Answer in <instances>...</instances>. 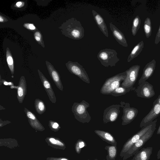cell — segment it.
Segmentation results:
<instances>
[{
	"instance_id": "cell-1",
	"label": "cell",
	"mask_w": 160,
	"mask_h": 160,
	"mask_svg": "<svg viewBox=\"0 0 160 160\" xmlns=\"http://www.w3.org/2000/svg\"><path fill=\"white\" fill-rule=\"evenodd\" d=\"M59 28L62 34L74 40H80L84 36V30L81 23L74 18L67 20Z\"/></svg>"
},
{
	"instance_id": "cell-2",
	"label": "cell",
	"mask_w": 160,
	"mask_h": 160,
	"mask_svg": "<svg viewBox=\"0 0 160 160\" xmlns=\"http://www.w3.org/2000/svg\"><path fill=\"white\" fill-rule=\"evenodd\" d=\"M126 77L125 71L107 78L101 88L100 93L103 94L111 95L116 88L121 86Z\"/></svg>"
},
{
	"instance_id": "cell-3",
	"label": "cell",
	"mask_w": 160,
	"mask_h": 160,
	"mask_svg": "<svg viewBox=\"0 0 160 160\" xmlns=\"http://www.w3.org/2000/svg\"><path fill=\"white\" fill-rule=\"evenodd\" d=\"M90 106L89 104L83 100L81 102H75L72 107V111L75 118L78 122L82 123H89L91 117L87 111Z\"/></svg>"
},
{
	"instance_id": "cell-4",
	"label": "cell",
	"mask_w": 160,
	"mask_h": 160,
	"mask_svg": "<svg viewBox=\"0 0 160 160\" xmlns=\"http://www.w3.org/2000/svg\"><path fill=\"white\" fill-rule=\"evenodd\" d=\"M118 54L114 49L105 48L101 50L98 53L97 58L101 64L106 67L115 66L120 60Z\"/></svg>"
},
{
	"instance_id": "cell-5",
	"label": "cell",
	"mask_w": 160,
	"mask_h": 160,
	"mask_svg": "<svg viewBox=\"0 0 160 160\" xmlns=\"http://www.w3.org/2000/svg\"><path fill=\"white\" fill-rule=\"evenodd\" d=\"M157 121V119H156L154 123L148 131L123 156V160H126L134 155L142 148L146 142L152 136L156 129Z\"/></svg>"
},
{
	"instance_id": "cell-6",
	"label": "cell",
	"mask_w": 160,
	"mask_h": 160,
	"mask_svg": "<svg viewBox=\"0 0 160 160\" xmlns=\"http://www.w3.org/2000/svg\"><path fill=\"white\" fill-rule=\"evenodd\" d=\"M155 121V120L142 128L139 131L134 134L125 142L120 154L121 158H123L131 148L148 131Z\"/></svg>"
},
{
	"instance_id": "cell-7",
	"label": "cell",
	"mask_w": 160,
	"mask_h": 160,
	"mask_svg": "<svg viewBox=\"0 0 160 160\" xmlns=\"http://www.w3.org/2000/svg\"><path fill=\"white\" fill-rule=\"evenodd\" d=\"M66 66L71 73L77 76L86 83H90V79L86 71L78 62L69 61L66 63Z\"/></svg>"
},
{
	"instance_id": "cell-8",
	"label": "cell",
	"mask_w": 160,
	"mask_h": 160,
	"mask_svg": "<svg viewBox=\"0 0 160 160\" xmlns=\"http://www.w3.org/2000/svg\"><path fill=\"white\" fill-rule=\"evenodd\" d=\"M140 68L139 65H134L126 71V77L121 86L126 88H133L138 78Z\"/></svg>"
},
{
	"instance_id": "cell-9",
	"label": "cell",
	"mask_w": 160,
	"mask_h": 160,
	"mask_svg": "<svg viewBox=\"0 0 160 160\" xmlns=\"http://www.w3.org/2000/svg\"><path fill=\"white\" fill-rule=\"evenodd\" d=\"M121 107L123 108V114L122 117V125H126L132 121L137 116L138 110L134 107H131L129 103L121 102Z\"/></svg>"
},
{
	"instance_id": "cell-10",
	"label": "cell",
	"mask_w": 160,
	"mask_h": 160,
	"mask_svg": "<svg viewBox=\"0 0 160 160\" xmlns=\"http://www.w3.org/2000/svg\"><path fill=\"white\" fill-rule=\"evenodd\" d=\"M135 91L137 96L142 98L148 99L155 95L153 86L147 81L139 85Z\"/></svg>"
},
{
	"instance_id": "cell-11",
	"label": "cell",
	"mask_w": 160,
	"mask_h": 160,
	"mask_svg": "<svg viewBox=\"0 0 160 160\" xmlns=\"http://www.w3.org/2000/svg\"><path fill=\"white\" fill-rule=\"evenodd\" d=\"M120 107L121 105L113 104L106 108L103 112V123H107L116 121L120 113Z\"/></svg>"
},
{
	"instance_id": "cell-12",
	"label": "cell",
	"mask_w": 160,
	"mask_h": 160,
	"mask_svg": "<svg viewBox=\"0 0 160 160\" xmlns=\"http://www.w3.org/2000/svg\"><path fill=\"white\" fill-rule=\"evenodd\" d=\"M160 114V104H153L149 112L142 119L141 121L140 127L142 128L152 122Z\"/></svg>"
},
{
	"instance_id": "cell-13",
	"label": "cell",
	"mask_w": 160,
	"mask_h": 160,
	"mask_svg": "<svg viewBox=\"0 0 160 160\" xmlns=\"http://www.w3.org/2000/svg\"><path fill=\"white\" fill-rule=\"evenodd\" d=\"M38 72L42 86L48 94L49 100L52 103H55L56 102V98L50 82L39 69L38 70Z\"/></svg>"
},
{
	"instance_id": "cell-14",
	"label": "cell",
	"mask_w": 160,
	"mask_h": 160,
	"mask_svg": "<svg viewBox=\"0 0 160 160\" xmlns=\"http://www.w3.org/2000/svg\"><path fill=\"white\" fill-rule=\"evenodd\" d=\"M46 64L50 76L56 87L59 90L63 91V88L58 72L48 61H46Z\"/></svg>"
},
{
	"instance_id": "cell-15",
	"label": "cell",
	"mask_w": 160,
	"mask_h": 160,
	"mask_svg": "<svg viewBox=\"0 0 160 160\" xmlns=\"http://www.w3.org/2000/svg\"><path fill=\"white\" fill-rule=\"evenodd\" d=\"M156 63L155 60L153 59L147 64L143 68L142 76L138 81V85L146 81L152 75L155 69Z\"/></svg>"
},
{
	"instance_id": "cell-16",
	"label": "cell",
	"mask_w": 160,
	"mask_h": 160,
	"mask_svg": "<svg viewBox=\"0 0 160 160\" xmlns=\"http://www.w3.org/2000/svg\"><path fill=\"white\" fill-rule=\"evenodd\" d=\"M109 25L112 35L116 41L121 45L127 47V42L123 33L111 22L109 23Z\"/></svg>"
},
{
	"instance_id": "cell-17",
	"label": "cell",
	"mask_w": 160,
	"mask_h": 160,
	"mask_svg": "<svg viewBox=\"0 0 160 160\" xmlns=\"http://www.w3.org/2000/svg\"><path fill=\"white\" fill-rule=\"evenodd\" d=\"M27 92V86L25 77L22 76L17 89V98L20 103L23 102Z\"/></svg>"
},
{
	"instance_id": "cell-18",
	"label": "cell",
	"mask_w": 160,
	"mask_h": 160,
	"mask_svg": "<svg viewBox=\"0 0 160 160\" xmlns=\"http://www.w3.org/2000/svg\"><path fill=\"white\" fill-rule=\"evenodd\" d=\"M92 12L94 20L101 32L107 38L108 37L107 27L102 17L97 12L93 10Z\"/></svg>"
},
{
	"instance_id": "cell-19",
	"label": "cell",
	"mask_w": 160,
	"mask_h": 160,
	"mask_svg": "<svg viewBox=\"0 0 160 160\" xmlns=\"http://www.w3.org/2000/svg\"><path fill=\"white\" fill-rule=\"evenodd\" d=\"M152 149V147L142 148L134 155L131 160H149Z\"/></svg>"
},
{
	"instance_id": "cell-20",
	"label": "cell",
	"mask_w": 160,
	"mask_h": 160,
	"mask_svg": "<svg viewBox=\"0 0 160 160\" xmlns=\"http://www.w3.org/2000/svg\"><path fill=\"white\" fill-rule=\"evenodd\" d=\"M45 141L48 146L54 148L64 150L66 148L64 142L58 138L48 137L45 139Z\"/></svg>"
},
{
	"instance_id": "cell-21",
	"label": "cell",
	"mask_w": 160,
	"mask_h": 160,
	"mask_svg": "<svg viewBox=\"0 0 160 160\" xmlns=\"http://www.w3.org/2000/svg\"><path fill=\"white\" fill-rule=\"evenodd\" d=\"M94 132L103 141L112 145L117 146V142L115 139L109 132L98 130H96Z\"/></svg>"
},
{
	"instance_id": "cell-22",
	"label": "cell",
	"mask_w": 160,
	"mask_h": 160,
	"mask_svg": "<svg viewBox=\"0 0 160 160\" xmlns=\"http://www.w3.org/2000/svg\"><path fill=\"white\" fill-rule=\"evenodd\" d=\"M143 47V41H141L135 46L132 50L128 58V62H130L137 57L142 51Z\"/></svg>"
},
{
	"instance_id": "cell-23",
	"label": "cell",
	"mask_w": 160,
	"mask_h": 160,
	"mask_svg": "<svg viewBox=\"0 0 160 160\" xmlns=\"http://www.w3.org/2000/svg\"><path fill=\"white\" fill-rule=\"evenodd\" d=\"M0 146H5L11 149H14L19 146L18 141L14 138H7L0 139Z\"/></svg>"
},
{
	"instance_id": "cell-24",
	"label": "cell",
	"mask_w": 160,
	"mask_h": 160,
	"mask_svg": "<svg viewBox=\"0 0 160 160\" xmlns=\"http://www.w3.org/2000/svg\"><path fill=\"white\" fill-rule=\"evenodd\" d=\"M35 108L36 112L39 114L43 113L46 110V106L44 102L42 100L36 98L34 101Z\"/></svg>"
},
{
	"instance_id": "cell-25",
	"label": "cell",
	"mask_w": 160,
	"mask_h": 160,
	"mask_svg": "<svg viewBox=\"0 0 160 160\" xmlns=\"http://www.w3.org/2000/svg\"><path fill=\"white\" fill-rule=\"evenodd\" d=\"M6 57L8 67L11 74L13 75L14 72L13 60L11 52L8 48H6Z\"/></svg>"
},
{
	"instance_id": "cell-26",
	"label": "cell",
	"mask_w": 160,
	"mask_h": 160,
	"mask_svg": "<svg viewBox=\"0 0 160 160\" xmlns=\"http://www.w3.org/2000/svg\"><path fill=\"white\" fill-rule=\"evenodd\" d=\"M134 89V88H126L121 86L116 88L111 95L115 97H118L124 95L132 90Z\"/></svg>"
},
{
	"instance_id": "cell-27",
	"label": "cell",
	"mask_w": 160,
	"mask_h": 160,
	"mask_svg": "<svg viewBox=\"0 0 160 160\" xmlns=\"http://www.w3.org/2000/svg\"><path fill=\"white\" fill-rule=\"evenodd\" d=\"M141 24V20L138 15L136 16L134 18L131 29L132 34L135 36L140 28Z\"/></svg>"
},
{
	"instance_id": "cell-28",
	"label": "cell",
	"mask_w": 160,
	"mask_h": 160,
	"mask_svg": "<svg viewBox=\"0 0 160 160\" xmlns=\"http://www.w3.org/2000/svg\"><path fill=\"white\" fill-rule=\"evenodd\" d=\"M143 28L146 38H148L151 35L152 31L151 20L149 18H147L145 20Z\"/></svg>"
},
{
	"instance_id": "cell-29",
	"label": "cell",
	"mask_w": 160,
	"mask_h": 160,
	"mask_svg": "<svg viewBox=\"0 0 160 160\" xmlns=\"http://www.w3.org/2000/svg\"><path fill=\"white\" fill-rule=\"evenodd\" d=\"M105 149L107 150L110 159H113L116 158L117 154V148L116 146L112 145L106 146Z\"/></svg>"
},
{
	"instance_id": "cell-30",
	"label": "cell",
	"mask_w": 160,
	"mask_h": 160,
	"mask_svg": "<svg viewBox=\"0 0 160 160\" xmlns=\"http://www.w3.org/2000/svg\"><path fill=\"white\" fill-rule=\"evenodd\" d=\"M28 120L30 125L33 128L39 131L45 130V128L38 119L35 120Z\"/></svg>"
},
{
	"instance_id": "cell-31",
	"label": "cell",
	"mask_w": 160,
	"mask_h": 160,
	"mask_svg": "<svg viewBox=\"0 0 160 160\" xmlns=\"http://www.w3.org/2000/svg\"><path fill=\"white\" fill-rule=\"evenodd\" d=\"M87 146L85 142L81 139H79L75 143L74 146L76 152L78 154L80 153L82 149Z\"/></svg>"
},
{
	"instance_id": "cell-32",
	"label": "cell",
	"mask_w": 160,
	"mask_h": 160,
	"mask_svg": "<svg viewBox=\"0 0 160 160\" xmlns=\"http://www.w3.org/2000/svg\"><path fill=\"white\" fill-rule=\"evenodd\" d=\"M34 36L35 39L43 48L45 47V45L43 39V37L41 32L37 30L34 32Z\"/></svg>"
},
{
	"instance_id": "cell-33",
	"label": "cell",
	"mask_w": 160,
	"mask_h": 160,
	"mask_svg": "<svg viewBox=\"0 0 160 160\" xmlns=\"http://www.w3.org/2000/svg\"><path fill=\"white\" fill-rule=\"evenodd\" d=\"M48 125L50 129L55 132L58 131L61 128L58 122L51 120L49 121Z\"/></svg>"
},
{
	"instance_id": "cell-34",
	"label": "cell",
	"mask_w": 160,
	"mask_h": 160,
	"mask_svg": "<svg viewBox=\"0 0 160 160\" xmlns=\"http://www.w3.org/2000/svg\"><path fill=\"white\" fill-rule=\"evenodd\" d=\"M24 111L28 119L32 120H35L38 119L34 114L26 108H24Z\"/></svg>"
},
{
	"instance_id": "cell-35",
	"label": "cell",
	"mask_w": 160,
	"mask_h": 160,
	"mask_svg": "<svg viewBox=\"0 0 160 160\" xmlns=\"http://www.w3.org/2000/svg\"><path fill=\"white\" fill-rule=\"evenodd\" d=\"M23 26L25 28L31 31H34V32H35L37 30H36L37 28L32 23H24L23 25Z\"/></svg>"
},
{
	"instance_id": "cell-36",
	"label": "cell",
	"mask_w": 160,
	"mask_h": 160,
	"mask_svg": "<svg viewBox=\"0 0 160 160\" xmlns=\"http://www.w3.org/2000/svg\"><path fill=\"white\" fill-rule=\"evenodd\" d=\"M160 42V25L155 37L154 43L157 45Z\"/></svg>"
},
{
	"instance_id": "cell-37",
	"label": "cell",
	"mask_w": 160,
	"mask_h": 160,
	"mask_svg": "<svg viewBox=\"0 0 160 160\" xmlns=\"http://www.w3.org/2000/svg\"><path fill=\"white\" fill-rule=\"evenodd\" d=\"M46 160H70L68 158L65 157H50L47 158Z\"/></svg>"
},
{
	"instance_id": "cell-38",
	"label": "cell",
	"mask_w": 160,
	"mask_h": 160,
	"mask_svg": "<svg viewBox=\"0 0 160 160\" xmlns=\"http://www.w3.org/2000/svg\"><path fill=\"white\" fill-rule=\"evenodd\" d=\"M25 4V2L23 1H19L15 3L14 5V7L18 8H22L24 6Z\"/></svg>"
},
{
	"instance_id": "cell-39",
	"label": "cell",
	"mask_w": 160,
	"mask_h": 160,
	"mask_svg": "<svg viewBox=\"0 0 160 160\" xmlns=\"http://www.w3.org/2000/svg\"><path fill=\"white\" fill-rule=\"evenodd\" d=\"M11 123V122L8 120H3L0 119V128H1L7 124Z\"/></svg>"
},
{
	"instance_id": "cell-40",
	"label": "cell",
	"mask_w": 160,
	"mask_h": 160,
	"mask_svg": "<svg viewBox=\"0 0 160 160\" xmlns=\"http://www.w3.org/2000/svg\"><path fill=\"white\" fill-rule=\"evenodd\" d=\"M8 21V19L1 14L0 15V22L1 23H4Z\"/></svg>"
},
{
	"instance_id": "cell-41",
	"label": "cell",
	"mask_w": 160,
	"mask_h": 160,
	"mask_svg": "<svg viewBox=\"0 0 160 160\" xmlns=\"http://www.w3.org/2000/svg\"><path fill=\"white\" fill-rule=\"evenodd\" d=\"M158 103L160 104V94L158 96V98L153 102V104Z\"/></svg>"
},
{
	"instance_id": "cell-42",
	"label": "cell",
	"mask_w": 160,
	"mask_h": 160,
	"mask_svg": "<svg viewBox=\"0 0 160 160\" xmlns=\"http://www.w3.org/2000/svg\"><path fill=\"white\" fill-rule=\"evenodd\" d=\"M157 158L158 159H160V149L158 152L157 154Z\"/></svg>"
},
{
	"instance_id": "cell-43",
	"label": "cell",
	"mask_w": 160,
	"mask_h": 160,
	"mask_svg": "<svg viewBox=\"0 0 160 160\" xmlns=\"http://www.w3.org/2000/svg\"><path fill=\"white\" fill-rule=\"evenodd\" d=\"M157 134H160V125L158 128V129L157 132Z\"/></svg>"
},
{
	"instance_id": "cell-44",
	"label": "cell",
	"mask_w": 160,
	"mask_h": 160,
	"mask_svg": "<svg viewBox=\"0 0 160 160\" xmlns=\"http://www.w3.org/2000/svg\"><path fill=\"white\" fill-rule=\"evenodd\" d=\"M0 110L5 109V108H4L1 105H0Z\"/></svg>"
},
{
	"instance_id": "cell-45",
	"label": "cell",
	"mask_w": 160,
	"mask_h": 160,
	"mask_svg": "<svg viewBox=\"0 0 160 160\" xmlns=\"http://www.w3.org/2000/svg\"><path fill=\"white\" fill-rule=\"evenodd\" d=\"M90 160L88 159V160Z\"/></svg>"
}]
</instances>
